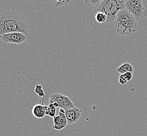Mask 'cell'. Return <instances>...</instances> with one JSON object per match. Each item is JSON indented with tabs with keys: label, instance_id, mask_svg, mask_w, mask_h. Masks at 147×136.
<instances>
[{
	"label": "cell",
	"instance_id": "6da1fadb",
	"mask_svg": "<svg viewBox=\"0 0 147 136\" xmlns=\"http://www.w3.org/2000/svg\"><path fill=\"white\" fill-rule=\"evenodd\" d=\"M30 25L26 18L12 8L11 11L0 13V35L20 32L28 36Z\"/></svg>",
	"mask_w": 147,
	"mask_h": 136
},
{
	"label": "cell",
	"instance_id": "7a4b0ae2",
	"mask_svg": "<svg viewBox=\"0 0 147 136\" xmlns=\"http://www.w3.org/2000/svg\"><path fill=\"white\" fill-rule=\"evenodd\" d=\"M114 23L115 29L121 35H129L138 30V22L126 8L118 13Z\"/></svg>",
	"mask_w": 147,
	"mask_h": 136
},
{
	"label": "cell",
	"instance_id": "3957f363",
	"mask_svg": "<svg viewBox=\"0 0 147 136\" xmlns=\"http://www.w3.org/2000/svg\"><path fill=\"white\" fill-rule=\"evenodd\" d=\"M125 8V0H104L99 6L94 9V12H101L105 14L107 16L105 23H109L114 22L118 13Z\"/></svg>",
	"mask_w": 147,
	"mask_h": 136
},
{
	"label": "cell",
	"instance_id": "277c9868",
	"mask_svg": "<svg viewBox=\"0 0 147 136\" xmlns=\"http://www.w3.org/2000/svg\"><path fill=\"white\" fill-rule=\"evenodd\" d=\"M125 8L135 16L137 22L147 17V0H125Z\"/></svg>",
	"mask_w": 147,
	"mask_h": 136
},
{
	"label": "cell",
	"instance_id": "5b68a950",
	"mask_svg": "<svg viewBox=\"0 0 147 136\" xmlns=\"http://www.w3.org/2000/svg\"><path fill=\"white\" fill-rule=\"evenodd\" d=\"M49 102L51 103H57L60 108L67 110H71L76 108L74 103L70 98L60 93H53L50 96Z\"/></svg>",
	"mask_w": 147,
	"mask_h": 136
},
{
	"label": "cell",
	"instance_id": "8992f818",
	"mask_svg": "<svg viewBox=\"0 0 147 136\" xmlns=\"http://www.w3.org/2000/svg\"><path fill=\"white\" fill-rule=\"evenodd\" d=\"M26 36L20 32H13L0 35V38L5 43L21 44L27 39Z\"/></svg>",
	"mask_w": 147,
	"mask_h": 136
},
{
	"label": "cell",
	"instance_id": "52a82bcc",
	"mask_svg": "<svg viewBox=\"0 0 147 136\" xmlns=\"http://www.w3.org/2000/svg\"><path fill=\"white\" fill-rule=\"evenodd\" d=\"M53 118L54 125L53 127V129L61 130L67 126L68 123L65 116V110L60 108L59 115L55 116Z\"/></svg>",
	"mask_w": 147,
	"mask_h": 136
},
{
	"label": "cell",
	"instance_id": "ba28073f",
	"mask_svg": "<svg viewBox=\"0 0 147 136\" xmlns=\"http://www.w3.org/2000/svg\"><path fill=\"white\" fill-rule=\"evenodd\" d=\"M65 111L68 124L72 125L77 123L82 115V110L77 107Z\"/></svg>",
	"mask_w": 147,
	"mask_h": 136
},
{
	"label": "cell",
	"instance_id": "9c48e42d",
	"mask_svg": "<svg viewBox=\"0 0 147 136\" xmlns=\"http://www.w3.org/2000/svg\"><path fill=\"white\" fill-rule=\"evenodd\" d=\"M42 101V104H36L32 108V115L37 118H42L46 115L44 108V98H43Z\"/></svg>",
	"mask_w": 147,
	"mask_h": 136
},
{
	"label": "cell",
	"instance_id": "30bf717a",
	"mask_svg": "<svg viewBox=\"0 0 147 136\" xmlns=\"http://www.w3.org/2000/svg\"><path fill=\"white\" fill-rule=\"evenodd\" d=\"M116 71L121 74H124L126 72L133 73L135 71V69L133 65L128 62H125L123 64L117 69Z\"/></svg>",
	"mask_w": 147,
	"mask_h": 136
},
{
	"label": "cell",
	"instance_id": "8fae6325",
	"mask_svg": "<svg viewBox=\"0 0 147 136\" xmlns=\"http://www.w3.org/2000/svg\"><path fill=\"white\" fill-rule=\"evenodd\" d=\"M85 4L88 6L91 7L92 9H95L102 3L104 0H84Z\"/></svg>",
	"mask_w": 147,
	"mask_h": 136
},
{
	"label": "cell",
	"instance_id": "7c38bea8",
	"mask_svg": "<svg viewBox=\"0 0 147 136\" xmlns=\"http://www.w3.org/2000/svg\"><path fill=\"white\" fill-rule=\"evenodd\" d=\"M95 20L98 23H103L106 22L107 16L103 12H98L95 13Z\"/></svg>",
	"mask_w": 147,
	"mask_h": 136
},
{
	"label": "cell",
	"instance_id": "4fadbf2b",
	"mask_svg": "<svg viewBox=\"0 0 147 136\" xmlns=\"http://www.w3.org/2000/svg\"><path fill=\"white\" fill-rule=\"evenodd\" d=\"M35 92L39 96L40 98L45 97V93L43 90V88L41 85H38V84L36 85Z\"/></svg>",
	"mask_w": 147,
	"mask_h": 136
},
{
	"label": "cell",
	"instance_id": "5bb4252c",
	"mask_svg": "<svg viewBox=\"0 0 147 136\" xmlns=\"http://www.w3.org/2000/svg\"><path fill=\"white\" fill-rule=\"evenodd\" d=\"M57 2L55 4V6L56 7L67 5L70 2V0H57Z\"/></svg>",
	"mask_w": 147,
	"mask_h": 136
},
{
	"label": "cell",
	"instance_id": "9a60e30c",
	"mask_svg": "<svg viewBox=\"0 0 147 136\" xmlns=\"http://www.w3.org/2000/svg\"><path fill=\"white\" fill-rule=\"evenodd\" d=\"M49 106L50 107V110L48 116H49L50 117H54L56 116V108H57L53 105V104L51 103L49 104Z\"/></svg>",
	"mask_w": 147,
	"mask_h": 136
},
{
	"label": "cell",
	"instance_id": "2e32d148",
	"mask_svg": "<svg viewBox=\"0 0 147 136\" xmlns=\"http://www.w3.org/2000/svg\"><path fill=\"white\" fill-rule=\"evenodd\" d=\"M118 81L119 83H121V84L124 85L128 81L125 79L123 74H121V75L119 77V78H118Z\"/></svg>",
	"mask_w": 147,
	"mask_h": 136
},
{
	"label": "cell",
	"instance_id": "e0dca14e",
	"mask_svg": "<svg viewBox=\"0 0 147 136\" xmlns=\"http://www.w3.org/2000/svg\"><path fill=\"white\" fill-rule=\"evenodd\" d=\"M123 74L124 77H125V79H126L128 81H129L130 80H131L132 78V73L131 72H126L125 73Z\"/></svg>",
	"mask_w": 147,
	"mask_h": 136
},
{
	"label": "cell",
	"instance_id": "ac0fdd59",
	"mask_svg": "<svg viewBox=\"0 0 147 136\" xmlns=\"http://www.w3.org/2000/svg\"><path fill=\"white\" fill-rule=\"evenodd\" d=\"M44 108L45 110V112H46V115H48L49 114V112H50V107L49 106V105L48 106H46V105H45L44 104Z\"/></svg>",
	"mask_w": 147,
	"mask_h": 136
}]
</instances>
